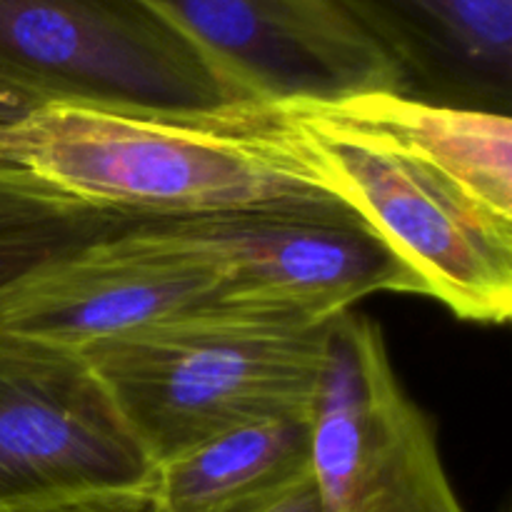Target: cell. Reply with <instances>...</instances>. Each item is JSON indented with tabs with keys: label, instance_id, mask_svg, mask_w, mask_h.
Here are the masks:
<instances>
[{
	"label": "cell",
	"instance_id": "cell-1",
	"mask_svg": "<svg viewBox=\"0 0 512 512\" xmlns=\"http://www.w3.org/2000/svg\"><path fill=\"white\" fill-rule=\"evenodd\" d=\"M0 163L133 220L340 200L283 105L43 103L0 125Z\"/></svg>",
	"mask_w": 512,
	"mask_h": 512
},
{
	"label": "cell",
	"instance_id": "cell-2",
	"mask_svg": "<svg viewBox=\"0 0 512 512\" xmlns=\"http://www.w3.org/2000/svg\"><path fill=\"white\" fill-rule=\"evenodd\" d=\"M330 320L225 295L80 353L158 468L243 425L308 420Z\"/></svg>",
	"mask_w": 512,
	"mask_h": 512
},
{
	"label": "cell",
	"instance_id": "cell-3",
	"mask_svg": "<svg viewBox=\"0 0 512 512\" xmlns=\"http://www.w3.org/2000/svg\"><path fill=\"white\" fill-rule=\"evenodd\" d=\"M330 188L460 320L500 325L512 313V220L390 140L320 105H283Z\"/></svg>",
	"mask_w": 512,
	"mask_h": 512
},
{
	"label": "cell",
	"instance_id": "cell-4",
	"mask_svg": "<svg viewBox=\"0 0 512 512\" xmlns=\"http://www.w3.org/2000/svg\"><path fill=\"white\" fill-rule=\"evenodd\" d=\"M0 83L100 108L253 103L138 0H0Z\"/></svg>",
	"mask_w": 512,
	"mask_h": 512
},
{
	"label": "cell",
	"instance_id": "cell-5",
	"mask_svg": "<svg viewBox=\"0 0 512 512\" xmlns=\"http://www.w3.org/2000/svg\"><path fill=\"white\" fill-rule=\"evenodd\" d=\"M153 480L80 350L0 328V512L150 490Z\"/></svg>",
	"mask_w": 512,
	"mask_h": 512
},
{
	"label": "cell",
	"instance_id": "cell-6",
	"mask_svg": "<svg viewBox=\"0 0 512 512\" xmlns=\"http://www.w3.org/2000/svg\"><path fill=\"white\" fill-rule=\"evenodd\" d=\"M213 263L238 298L330 320L378 293L423 295L418 278L343 200L138 220Z\"/></svg>",
	"mask_w": 512,
	"mask_h": 512
},
{
	"label": "cell",
	"instance_id": "cell-7",
	"mask_svg": "<svg viewBox=\"0 0 512 512\" xmlns=\"http://www.w3.org/2000/svg\"><path fill=\"white\" fill-rule=\"evenodd\" d=\"M253 103L403 93L393 60L328 0H138Z\"/></svg>",
	"mask_w": 512,
	"mask_h": 512
},
{
	"label": "cell",
	"instance_id": "cell-8",
	"mask_svg": "<svg viewBox=\"0 0 512 512\" xmlns=\"http://www.w3.org/2000/svg\"><path fill=\"white\" fill-rule=\"evenodd\" d=\"M135 223L90 240L10 285L0 293V328L85 350L233 295L213 263Z\"/></svg>",
	"mask_w": 512,
	"mask_h": 512
},
{
	"label": "cell",
	"instance_id": "cell-9",
	"mask_svg": "<svg viewBox=\"0 0 512 512\" xmlns=\"http://www.w3.org/2000/svg\"><path fill=\"white\" fill-rule=\"evenodd\" d=\"M398 68L405 95L510 115L512 0H328Z\"/></svg>",
	"mask_w": 512,
	"mask_h": 512
},
{
	"label": "cell",
	"instance_id": "cell-10",
	"mask_svg": "<svg viewBox=\"0 0 512 512\" xmlns=\"http://www.w3.org/2000/svg\"><path fill=\"white\" fill-rule=\"evenodd\" d=\"M320 108L390 140L448 175L485 208L512 220L510 115L428 103L390 90L353 95Z\"/></svg>",
	"mask_w": 512,
	"mask_h": 512
},
{
	"label": "cell",
	"instance_id": "cell-11",
	"mask_svg": "<svg viewBox=\"0 0 512 512\" xmlns=\"http://www.w3.org/2000/svg\"><path fill=\"white\" fill-rule=\"evenodd\" d=\"M310 473L308 420H263L210 438L155 468L158 512H235Z\"/></svg>",
	"mask_w": 512,
	"mask_h": 512
},
{
	"label": "cell",
	"instance_id": "cell-12",
	"mask_svg": "<svg viewBox=\"0 0 512 512\" xmlns=\"http://www.w3.org/2000/svg\"><path fill=\"white\" fill-rule=\"evenodd\" d=\"M323 512H465L428 415L400 393L345 493Z\"/></svg>",
	"mask_w": 512,
	"mask_h": 512
},
{
	"label": "cell",
	"instance_id": "cell-13",
	"mask_svg": "<svg viewBox=\"0 0 512 512\" xmlns=\"http://www.w3.org/2000/svg\"><path fill=\"white\" fill-rule=\"evenodd\" d=\"M130 223L135 220L120 213H110V210H85V213L53 220V223L0 230V293L38 270L40 265L60 258L90 240L118 233Z\"/></svg>",
	"mask_w": 512,
	"mask_h": 512
},
{
	"label": "cell",
	"instance_id": "cell-14",
	"mask_svg": "<svg viewBox=\"0 0 512 512\" xmlns=\"http://www.w3.org/2000/svg\"><path fill=\"white\" fill-rule=\"evenodd\" d=\"M85 210L100 208L78 203L60 190L45 185L35 175L0 163V230L53 223V220L85 213Z\"/></svg>",
	"mask_w": 512,
	"mask_h": 512
},
{
	"label": "cell",
	"instance_id": "cell-15",
	"mask_svg": "<svg viewBox=\"0 0 512 512\" xmlns=\"http://www.w3.org/2000/svg\"><path fill=\"white\" fill-rule=\"evenodd\" d=\"M18 512H158V505H155L153 488H150L60 500V503L38 505V508H25Z\"/></svg>",
	"mask_w": 512,
	"mask_h": 512
},
{
	"label": "cell",
	"instance_id": "cell-16",
	"mask_svg": "<svg viewBox=\"0 0 512 512\" xmlns=\"http://www.w3.org/2000/svg\"><path fill=\"white\" fill-rule=\"evenodd\" d=\"M235 512H323V503H320V493L313 480V473H305L303 478L285 485L278 493Z\"/></svg>",
	"mask_w": 512,
	"mask_h": 512
},
{
	"label": "cell",
	"instance_id": "cell-17",
	"mask_svg": "<svg viewBox=\"0 0 512 512\" xmlns=\"http://www.w3.org/2000/svg\"><path fill=\"white\" fill-rule=\"evenodd\" d=\"M40 103L33 95L23 93V90L13 88L8 83H0V125H8L20 120L23 115H28L30 110H35Z\"/></svg>",
	"mask_w": 512,
	"mask_h": 512
}]
</instances>
